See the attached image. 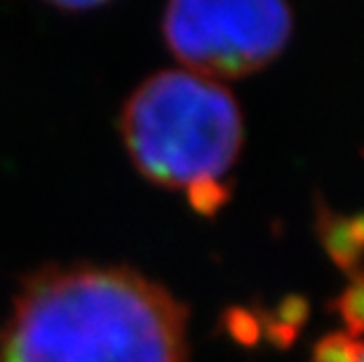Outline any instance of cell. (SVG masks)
Here are the masks:
<instances>
[{
  "label": "cell",
  "instance_id": "obj_1",
  "mask_svg": "<svg viewBox=\"0 0 364 362\" xmlns=\"http://www.w3.org/2000/svg\"><path fill=\"white\" fill-rule=\"evenodd\" d=\"M0 362H191L188 315L125 266H45L0 329Z\"/></svg>",
  "mask_w": 364,
  "mask_h": 362
},
{
  "label": "cell",
  "instance_id": "obj_2",
  "mask_svg": "<svg viewBox=\"0 0 364 362\" xmlns=\"http://www.w3.org/2000/svg\"><path fill=\"white\" fill-rule=\"evenodd\" d=\"M122 139L146 179L183 191L200 214H214L230 196L223 176L242 146V113L223 85L160 71L127 99Z\"/></svg>",
  "mask_w": 364,
  "mask_h": 362
},
{
  "label": "cell",
  "instance_id": "obj_3",
  "mask_svg": "<svg viewBox=\"0 0 364 362\" xmlns=\"http://www.w3.org/2000/svg\"><path fill=\"white\" fill-rule=\"evenodd\" d=\"M167 48L207 80L242 78L266 66L291 36V10L277 0H181L162 19Z\"/></svg>",
  "mask_w": 364,
  "mask_h": 362
},
{
  "label": "cell",
  "instance_id": "obj_4",
  "mask_svg": "<svg viewBox=\"0 0 364 362\" xmlns=\"http://www.w3.org/2000/svg\"><path fill=\"white\" fill-rule=\"evenodd\" d=\"M315 230L331 261L355 275L362 271L364 264V212L360 214H338L317 200Z\"/></svg>",
  "mask_w": 364,
  "mask_h": 362
},
{
  "label": "cell",
  "instance_id": "obj_5",
  "mask_svg": "<svg viewBox=\"0 0 364 362\" xmlns=\"http://www.w3.org/2000/svg\"><path fill=\"white\" fill-rule=\"evenodd\" d=\"M331 308L343 320L348 334L355 339L364 336V271L350 275V282L331 302Z\"/></svg>",
  "mask_w": 364,
  "mask_h": 362
},
{
  "label": "cell",
  "instance_id": "obj_6",
  "mask_svg": "<svg viewBox=\"0 0 364 362\" xmlns=\"http://www.w3.org/2000/svg\"><path fill=\"white\" fill-rule=\"evenodd\" d=\"M364 360V341L355 339L348 332L324 334L313 348L311 362H362Z\"/></svg>",
  "mask_w": 364,
  "mask_h": 362
},
{
  "label": "cell",
  "instance_id": "obj_7",
  "mask_svg": "<svg viewBox=\"0 0 364 362\" xmlns=\"http://www.w3.org/2000/svg\"><path fill=\"white\" fill-rule=\"evenodd\" d=\"M230 329H233V334L240 339V341H257L259 339V318L247 311H233V320H228Z\"/></svg>",
  "mask_w": 364,
  "mask_h": 362
},
{
  "label": "cell",
  "instance_id": "obj_8",
  "mask_svg": "<svg viewBox=\"0 0 364 362\" xmlns=\"http://www.w3.org/2000/svg\"><path fill=\"white\" fill-rule=\"evenodd\" d=\"M362 362H364V360H362Z\"/></svg>",
  "mask_w": 364,
  "mask_h": 362
}]
</instances>
